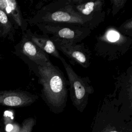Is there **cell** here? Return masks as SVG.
I'll list each match as a JSON object with an SVG mask.
<instances>
[{
  "label": "cell",
  "instance_id": "1",
  "mask_svg": "<svg viewBox=\"0 0 132 132\" xmlns=\"http://www.w3.org/2000/svg\"><path fill=\"white\" fill-rule=\"evenodd\" d=\"M105 14L97 16H85L73 7L71 0H55L43 6L30 19L31 24L58 23L96 28L105 19Z\"/></svg>",
  "mask_w": 132,
  "mask_h": 132
},
{
  "label": "cell",
  "instance_id": "2",
  "mask_svg": "<svg viewBox=\"0 0 132 132\" xmlns=\"http://www.w3.org/2000/svg\"><path fill=\"white\" fill-rule=\"evenodd\" d=\"M131 45V37L124 35L118 27L110 25L96 37L94 51L96 56L112 61L125 55Z\"/></svg>",
  "mask_w": 132,
  "mask_h": 132
},
{
  "label": "cell",
  "instance_id": "3",
  "mask_svg": "<svg viewBox=\"0 0 132 132\" xmlns=\"http://www.w3.org/2000/svg\"><path fill=\"white\" fill-rule=\"evenodd\" d=\"M34 66L48 102L53 106L60 107L67 94V84L63 72L53 63L49 66Z\"/></svg>",
  "mask_w": 132,
  "mask_h": 132
},
{
  "label": "cell",
  "instance_id": "4",
  "mask_svg": "<svg viewBox=\"0 0 132 132\" xmlns=\"http://www.w3.org/2000/svg\"><path fill=\"white\" fill-rule=\"evenodd\" d=\"M35 25L43 35L73 43H79L92 30L89 27L65 23H44Z\"/></svg>",
  "mask_w": 132,
  "mask_h": 132
},
{
  "label": "cell",
  "instance_id": "5",
  "mask_svg": "<svg viewBox=\"0 0 132 132\" xmlns=\"http://www.w3.org/2000/svg\"><path fill=\"white\" fill-rule=\"evenodd\" d=\"M60 60L68 77L73 103L77 107H82L83 104L87 102L88 95L93 92V88L90 84L89 79L88 77H81L78 75L71 65L68 63L62 57Z\"/></svg>",
  "mask_w": 132,
  "mask_h": 132
},
{
  "label": "cell",
  "instance_id": "6",
  "mask_svg": "<svg viewBox=\"0 0 132 132\" xmlns=\"http://www.w3.org/2000/svg\"><path fill=\"white\" fill-rule=\"evenodd\" d=\"M57 49L61 51L71 62L77 64L84 68H88L91 64V52L84 43H73L49 37Z\"/></svg>",
  "mask_w": 132,
  "mask_h": 132
},
{
  "label": "cell",
  "instance_id": "7",
  "mask_svg": "<svg viewBox=\"0 0 132 132\" xmlns=\"http://www.w3.org/2000/svg\"><path fill=\"white\" fill-rule=\"evenodd\" d=\"M22 45V52L34 64L40 66H49L52 63L49 55L42 51L29 38L28 34Z\"/></svg>",
  "mask_w": 132,
  "mask_h": 132
},
{
  "label": "cell",
  "instance_id": "8",
  "mask_svg": "<svg viewBox=\"0 0 132 132\" xmlns=\"http://www.w3.org/2000/svg\"><path fill=\"white\" fill-rule=\"evenodd\" d=\"M33 95L21 91H4L0 92V104L11 107L27 105L32 103Z\"/></svg>",
  "mask_w": 132,
  "mask_h": 132
},
{
  "label": "cell",
  "instance_id": "9",
  "mask_svg": "<svg viewBox=\"0 0 132 132\" xmlns=\"http://www.w3.org/2000/svg\"><path fill=\"white\" fill-rule=\"evenodd\" d=\"M104 5L105 0H87L81 3L73 4L74 8L77 12L88 16L105 14L104 10Z\"/></svg>",
  "mask_w": 132,
  "mask_h": 132
},
{
  "label": "cell",
  "instance_id": "10",
  "mask_svg": "<svg viewBox=\"0 0 132 132\" xmlns=\"http://www.w3.org/2000/svg\"><path fill=\"white\" fill-rule=\"evenodd\" d=\"M28 35L30 39L37 46H38L42 51L47 54L48 55H51L54 57L61 59L58 50L57 49L55 44L50 37L46 35H40L36 33H32L30 30H28Z\"/></svg>",
  "mask_w": 132,
  "mask_h": 132
},
{
  "label": "cell",
  "instance_id": "11",
  "mask_svg": "<svg viewBox=\"0 0 132 132\" xmlns=\"http://www.w3.org/2000/svg\"><path fill=\"white\" fill-rule=\"evenodd\" d=\"M4 4L6 6L5 9L7 13H12L15 17L18 24L22 26L24 25L23 19L22 18L21 13L18 10L17 3L15 0H4Z\"/></svg>",
  "mask_w": 132,
  "mask_h": 132
},
{
  "label": "cell",
  "instance_id": "12",
  "mask_svg": "<svg viewBox=\"0 0 132 132\" xmlns=\"http://www.w3.org/2000/svg\"><path fill=\"white\" fill-rule=\"evenodd\" d=\"M118 29L124 35L132 38V18L124 21L118 27Z\"/></svg>",
  "mask_w": 132,
  "mask_h": 132
},
{
  "label": "cell",
  "instance_id": "13",
  "mask_svg": "<svg viewBox=\"0 0 132 132\" xmlns=\"http://www.w3.org/2000/svg\"><path fill=\"white\" fill-rule=\"evenodd\" d=\"M111 5V13L112 15H116L123 9L128 0H109Z\"/></svg>",
  "mask_w": 132,
  "mask_h": 132
},
{
  "label": "cell",
  "instance_id": "14",
  "mask_svg": "<svg viewBox=\"0 0 132 132\" xmlns=\"http://www.w3.org/2000/svg\"><path fill=\"white\" fill-rule=\"evenodd\" d=\"M35 121L32 118H29L24 121L23 124V127L20 132H31Z\"/></svg>",
  "mask_w": 132,
  "mask_h": 132
},
{
  "label": "cell",
  "instance_id": "15",
  "mask_svg": "<svg viewBox=\"0 0 132 132\" xmlns=\"http://www.w3.org/2000/svg\"><path fill=\"white\" fill-rule=\"evenodd\" d=\"M0 22L3 24H6L8 22V18L5 13L0 10Z\"/></svg>",
  "mask_w": 132,
  "mask_h": 132
},
{
  "label": "cell",
  "instance_id": "16",
  "mask_svg": "<svg viewBox=\"0 0 132 132\" xmlns=\"http://www.w3.org/2000/svg\"><path fill=\"white\" fill-rule=\"evenodd\" d=\"M13 127V125L11 124H8L6 126V130L7 132H10Z\"/></svg>",
  "mask_w": 132,
  "mask_h": 132
},
{
  "label": "cell",
  "instance_id": "17",
  "mask_svg": "<svg viewBox=\"0 0 132 132\" xmlns=\"http://www.w3.org/2000/svg\"><path fill=\"white\" fill-rule=\"evenodd\" d=\"M86 1H87V0H71L72 3H73L74 4L81 3H82V2H84Z\"/></svg>",
  "mask_w": 132,
  "mask_h": 132
},
{
  "label": "cell",
  "instance_id": "18",
  "mask_svg": "<svg viewBox=\"0 0 132 132\" xmlns=\"http://www.w3.org/2000/svg\"><path fill=\"white\" fill-rule=\"evenodd\" d=\"M109 132H118V131H109Z\"/></svg>",
  "mask_w": 132,
  "mask_h": 132
},
{
  "label": "cell",
  "instance_id": "19",
  "mask_svg": "<svg viewBox=\"0 0 132 132\" xmlns=\"http://www.w3.org/2000/svg\"><path fill=\"white\" fill-rule=\"evenodd\" d=\"M43 1H49V0H43Z\"/></svg>",
  "mask_w": 132,
  "mask_h": 132
}]
</instances>
